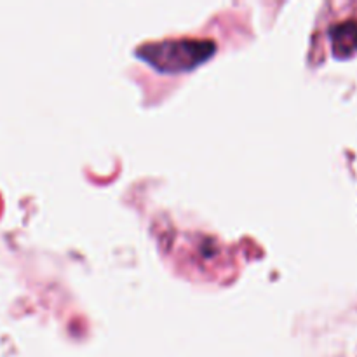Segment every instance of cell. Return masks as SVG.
Instances as JSON below:
<instances>
[{"mask_svg": "<svg viewBox=\"0 0 357 357\" xmlns=\"http://www.w3.org/2000/svg\"><path fill=\"white\" fill-rule=\"evenodd\" d=\"M216 52V44L211 38H166L159 42H146L135 49L142 61L149 63L164 73L190 72L208 61Z\"/></svg>", "mask_w": 357, "mask_h": 357, "instance_id": "6da1fadb", "label": "cell"}, {"mask_svg": "<svg viewBox=\"0 0 357 357\" xmlns=\"http://www.w3.org/2000/svg\"><path fill=\"white\" fill-rule=\"evenodd\" d=\"M331 47L337 58H351L357 52V21L345 20L330 28Z\"/></svg>", "mask_w": 357, "mask_h": 357, "instance_id": "7a4b0ae2", "label": "cell"}]
</instances>
